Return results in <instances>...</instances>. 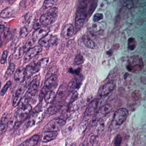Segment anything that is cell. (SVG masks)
Returning <instances> with one entry per match:
<instances>
[{"label": "cell", "mask_w": 146, "mask_h": 146, "mask_svg": "<svg viewBox=\"0 0 146 146\" xmlns=\"http://www.w3.org/2000/svg\"><path fill=\"white\" fill-rule=\"evenodd\" d=\"M128 48L131 51L135 50L136 47V42L135 38L130 37L128 39Z\"/></svg>", "instance_id": "4dcf8cb0"}, {"label": "cell", "mask_w": 146, "mask_h": 146, "mask_svg": "<svg viewBox=\"0 0 146 146\" xmlns=\"http://www.w3.org/2000/svg\"><path fill=\"white\" fill-rule=\"evenodd\" d=\"M14 79L17 82H22L26 78L25 68L20 67L17 69L14 74Z\"/></svg>", "instance_id": "2e32d148"}, {"label": "cell", "mask_w": 146, "mask_h": 146, "mask_svg": "<svg viewBox=\"0 0 146 146\" xmlns=\"http://www.w3.org/2000/svg\"><path fill=\"white\" fill-rule=\"evenodd\" d=\"M40 28H41V23L40 20H38H38L36 21L35 22V24H34L33 29L36 30Z\"/></svg>", "instance_id": "816d5d0a"}, {"label": "cell", "mask_w": 146, "mask_h": 146, "mask_svg": "<svg viewBox=\"0 0 146 146\" xmlns=\"http://www.w3.org/2000/svg\"><path fill=\"white\" fill-rule=\"evenodd\" d=\"M12 82L11 81H7L5 86L3 87V88L1 90V96H3L5 94L7 91L8 90L11 85Z\"/></svg>", "instance_id": "74e56055"}, {"label": "cell", "mask_w": 146, "mask_h": 146, "mask_svg": "<svg viewBox=\"0 0 146 146\" xmlns=\"http://www.w3.org/2000/svg\"><path fill=\"white\" fill-rule=\"evenodd\" d=\"M78 94L77 91H75L72 95L70 98V103H73L76 101V99H77L78 97Z\"/></svg>", "instance_id": "681fc988"}, {"label": "cell", "mask_w": 146, "mask_h": 146, "mask_svg": "<svg viewBox=\"0 0 146 146\" xmlns=\"http://www.w3.org/2000/svg\"><path fill=\"white\" fill-rule=\"evenodd\" d=\"M58 13V11L57 7L51 8L46 13L41 16L40 19L41 23L44 25L52 24L57 20Z\"/></svg>", "instance_id": "6da1fadb"}, {"label": "cell", "mask_w": 146, "mask_h": 146, "mask_svg": "<svg viewBox=\"0 0 146 146\" xmlns=\"http://www.w3.org/2000/svg\"><path fill=\"white\" fill-rule=\"evenodd\" d=\"M15 68H16V66L14 63H11V64H10L5 74V77L6 78H8L11 76L14 72Z\"/></svg>", "instance_id": "f1b7e54d"}, {"label": "cell", "mask_w": 146, "mask_h": 146, "mask_svg": "<svg viewBox=\"0 0 146 146\" xmlns=\"http://www.w3.org/2000/svg\"><path fill=\"white\" fill-rule=\"evenodd\" d=\"M53 35L48 34L47 35L39 40V45L41 47L48 48L52 47V39Z\"/></svg>", "instance_id": "d6986e66"}, {"label": "cell", "mask_w": 146, "mask_h": 146, "mask_svg": "<svg viewBox=\"0 0 146 146\" xmlns=\"http://www.w3.org/2000/svg\"><path fill=\"white\" fill-rule=\"evenodd\" d=\"M140 96H141V93H140V91H138V90H135L133 93V97L135 99H136V98L138 99Z\"/></svg>", "instance_id": "f5cc1de1"}, {"label": "cell", "mask_w": 146, "mask_h": 146, "mask_svg": "<svg viewBox=\"0 0 146 146\" xmlns=\"http://www.w3.org/2000/svg\"><path fill=\"white\" fill-rule=\"evenodd\" d=\"M43 116L44 115L41 111L34 112L25 123V125L26 128L29 129L33 127L36 124L38 123L42 120Z\"/></svg>", "instance_id": "52a82bcc"}, {"label": "cell", "mask_w": 146, "mask_h": 146, "mask_svg": "<svg viewBox=\"0 0 146 146\" xmlns=\"http://www.w3.org/2000/svg\"><path fill=\"white\" fill-rule=\"evenodd\" d=\"M7 54H8V52L7 50H5L3 52V54L1 57V64H5V62L6 61Z\"/></svg>", "instance_id": "c3c4849f"}, {"label": "cell", "mask_w": 146, "mask_h": 146, "mask_svg": "<svg viewBox=\"0 0 146 146\" xmlns=\"http://www.w3.org/2000/svg\"><path fill=\"white\" fill-rule=\"evenodd\" d=\"M66 124L64 119L62 118H54L48 122L44 127V131H58Z\"/></svg>", "instance_id": "277c9868"}, {"label": "cell", "mask_w": 146, "mask_h": 146, "mask_svg": "<svg viewBox=\"0 0 146 146\" xmlns=\"http://www.w3.org/2000/svg\"><path fill=\"white\" fill-rule=\"evenodd\" d=\"M103 19V14L102 13H96L93 17V21L94 23H97Z\"/></svg>", "instance_id": "f6af8a7d"}, {"label": "cell", "mask_w": 146, "mask_h": 146, "mask_svg": "<svg viewBox=\"0 0 146 146\" xmlns=\"http://www.w3.org/2000/svg\"><path fill=\"white\" fill-rule=\"evenodd\" d=\"M41 66L39 65V63L32 62L25 68V72H26V78L30 77L33 74L38 72L40 70Z\"/></svg>", "instance_id": "8fae6325"}, {"label": "cell", "mask_w": 146, "mask_h": 146, "mask_svg": "<svg viewBox=\"0 0 146 146\" xmlns=\"http://www.w3.org/2000/svg\"><path fill=\"white\" fill-rule=\"evenodd\" d=\"M8 31L7 24L3 21L1 22V34Z\"/></svg>", "instance_id": "bcb514c9"}, {"label": "cell", "mask_w": 146, "mask_h": 146, "mask_svg": "<svg viewBox=\"0 0 146 146\" xmlns=\"http://www.w3.org/2000/svg\"><path fill=\"white\" fill-rule=\"evenodd\" d=\"M49 62V58H45L41 59L40 60L38 61L39 65L41 66V68L46 67Z\"/></svg>", "instance_id": "60d3db41"}, {"label": "cell", "mask_w": 146, "mask_h": 146, "mask_svg": "<svg viewBox=\"0 0 146 146\" xmlns=\"http://www.w3.org/2000/svg\"><path fill=\"white\" fill-rule=\"evenodd\" d=\"M75 125V122L71 121L65 125L62 130V132L64 135L66 136L69 135L72 131Z\"/></svg>", "instance_id": "cb8c5ba5"}, {"label": "cell", "mask_w": 146, "mask_h": 146, "mask_svg": "<svg viewBox=\"0 0 146 146\" xmlns=\"http://www.w3.org/2000/svg\"></svg>", "instance_id": "680465c9"}, {"label": "cell", "mask_w": 146, "mask_h": 146, "mask_svg": "<svg viewBox=\"0 0 146 146\" xmlns=\"http://www.w3.org/2000/svg\"><path fill=\"white\" fill-rule=\"evenodd\" d=\"M106 27L107 25L106 23L101 22L93 25L90 29L93 32H97L104 30Z\"/></svg>", "instance_id": "7402d4cb"}, {"label": "cell", "mask_w": 146, "mask_h": 146, "mask_svg": "<svg viewBox=\"0 0 146 146\" xmlns=\"http://www.w3.org/2000/svg\"><path fill=\"white\" fill-rule=\"evenodd\" d=\"M83 77L82 75H76L71 79L67 87V90L72 92L82 84Z\"/></svg>", "instance_id": "30bf717a"}, {"label": "cell", "mask_w": 146, "mask_h": 146, "mask_svg": "<svg viewBox=\"0 0 146 146\" xmlns=\"http://www.w3.org/2000/svg\"><path fill=\"white\" fill-rule=\"evenodd\" d=\"M57 72V68H56V66H53V67L50 68L47 72L46 74V76H45L46 80L49 78L55 75V74Z\"/></svg>", "instance_id": "e575fe53"}, {"label": "cell", "mask_w": 146, "mask_h": 146, "mask_svg": "<svg viewBox=\"0 0 146 146\" xmlns=\"http://www.w3.org/2000/svg\"><path fill=\"white\" fill-rule=\"evenodd\" d=\"M56 98V94L54 91L50 90L48 92L45 97V102L47 104H51L54 101Z\"/></svg>", "instance_id": "d4e9b609"}, {"label": "cell", "mask_w": 146, "mask_h": 146, "mask_svg": "<svg viewBox=\"0 0 146 146\" xmlns=\"http://www.w3.org/2000/svg\"><path fill=\"white\" fill-rule=\"evenodd\" d=\"M98 100L97 99H95L90 102L85 111L84 113L85 116L90 117L92 114H94L98 106Z\"/></svg>", "instance_id": "ac0fdd59"}, {"label": "cell", "mask_w": 146, "mask_h": 146, "mask_svg": "<svg viewBox=\"0 0 146 146\" xmlns=\"http://www.w3.org/2000/svg\"><path fill=\"white\" fill-rule=\"evenodd\" d=\"M58 1H54V0H47L44 1L43 4V7L44 9H46L48 8L52 7Z\"/></svg>", "instance_id": "836d02e7"}, {"label": "cell", "mask_w": 146, "mask_h": 146, "mask_svg": "<svg viewBox=\"0 0 146 146\" xmlns=\"http://www.w3.org/2000/svg\"><path fill=\"white\" fill-rule=\"evenodd\" d=\"M113 52L112 51V50H109V51H108L107 52V54H108V55H111L112 54Z\"/></svg>", "instance_id": "9f6ffc18"}, {"label": "cell", "mask_w": 146, "mask_h": 146, "mask_svg": "<svg viewBox=\"0 0 146 146\" xmlns=\"http://www.w3.org/2000/svg\"><path fill=\"white\" fill-rule=\"evenodd\" d=\"M23 46H19L15 51L14 54V58L15 59L18 60L22 58L25 53Z\"/></svg>", "instance_id": "4316f807"}, {"label": "cell", "mask_w": 146, "mask_h": 146, "mask_svg": "<svg viewBox=\"0 0 146 146\" xmlns=\"http://www.w3.org/2000/svg\"><path fill=\"white\" fill-rule=\"evenodd\" d=\"M17 121L15 117L12 119L11 120L9 121L8 123V129H12L14 127V125L16 124Z\"/></svg>", "instance_id": "7dc6e473"}, {"label": "cell", "mask_w": 146, "mask_h": 146, "mask_svg": "<svg viewBox=\"0 0 146 146\" xmlns=\"http://www.w3.org/2000/svg\"><path fill=\"white\" fill-rule=\"evenodd\" d=\"M128 115L129 112L127 109L125 108H119L114 113L113 120L117 124L120 125L125 121Z\"/></svg>", "instance_id": "8992f818"}, {"label": "cell", "mask_w": 146, "mask_h": 146, "mask_svg": "<svg viewBox=\"0 0 146 146\" xmlns=\"http://www.w3.org/2000/svg\"><path fill=\"white\" fill-rule=\"evenodd\" d=\"M57 131H44L42 137V142H48L54 140L58 135Z\"/></svg>", "instance_id": "e0dca14e"}, {"label": "cell", "mask_w": 146, "mask_h": 146, "mask_svg": "<svg viewBox=\"0 0 146 146\" xmlns=\"http://www.w3.org/2000/svg\"><path fill=\"white\" fill-rule=\"evenodd\" d=\"M86 7L78 6L76 13L75 19V31L76 32L81 29L84 24L88 13Z\"/></svg>", "instance_id": "7a4b0ae2"}, {"label": "cell", "mask_w": 146, "mask_h": 146, "mask_svg": "<svg viewBox=\"0 0 146 146\" xmlns=\"http://www.w3.org/2000/svg\"><path fill=\"white\" fill-rule=\"evenodd\" d=\"M74 30L75 29L72 25L70 24L66 25L61 31V36L65 39H69L73 35Z\"/></svg>", "instance_id": "5bb4252c"}, {"label": "cell", "mask_w": 146, "mask_h": 146, "mask_svg": "<svg viewBox=\"0 0 146 146\" xmlns=\"http://www.w3.org/2000/svg\"><path fill=\"white\" fill-rule=\"evenodd\" d=\"M84 62L83 57L81 54H77L74 60V64L76 66L82 65Z\"/></svg>", "instance_id": "d6a6232c"}, {"label": "cell", "mask_w": 146, "mask_h": 146, "mask_svg": "<svg viewBox=\"0 0 146 146\" xmlns=\"http://www.w3.org/2000/svg\"><path fill=\"white\" fill-rule=\"evenodd\" d=\"M13 12V10L12 8L11 7H7L1 12L0 16L2 18H8L12 15Z\"/></svg>", "instance_id": "484cf974"}, {"label": "cell", "mask_w": 146, "mask_h": 146, "mask_svg": "<svg viewBox=\"0 0 146 146\" xmlns=\"http://www.w3.org/2000/svg\"><path fill=\"white\" fill-rule=\"evenodd\" d=\"M48 90H49V88L46 87V86H44V87L42 88V89L41 90L40 94H39V100L40 101L42 100L44 98H45L46 95L49 91Z\"/></svg>", "instance_id": "d590c367"}, {"label": "cell", "mask_w": 146, "mask_h": 146, "mask_svg": "<svg viewBox=\"0 0 146 146\" xmlns=\"http://www.w3.org/2000/svg\"><path fill=\"white\" fill-rule=\"evenodd\" d=\"M8 115L7 113H5L3 114L1 121V128H0V132L1 135L5 133L8 129V123L9 121L8 120Z\"/></svg>", "instance_id": "44dd1931"}, {"label": "cell", "mask_w": 146, "mask_h": 146, "mask_svg": "<svg viewBox=\"0 0 146 146\" xmlns=\"http://www.w3.org/2000/svg\"><path fill=\"white\" fill-rule=\"evenodd\" d=\"M39 139L40 136L39 135H34L30 139L27 140L21 143L19 146H35L39 142Z\"/></svg>", "instance_id": "ffe728a7"}, {"label": "cell", "mask_w": 146, "mask_h": 146, "mask_svg": "<svg viewBox=\"0 0 146 146\" xmlns=\"http://www.w3.org/2000/svg\"><path fill=\"white\" fill-rule=\"evenodd\" d=\"M66 92V90L64 87L61 86L58 90L57 94L56 95V98H61L64 96Z\"/></svg>", "instance_id": "7bdbcfd3"}, {"label": "cell", "mask_w": 146, "mask_h": 146, "mask_svg": "<svg viewBox=\"0 0 146 146\" xmlns=\"http://www.w3.org/2000/svg\"><path fill=\"white\" fill-rule=\"evenodd\" d=\"M30 31L25 26L23 27L20 30V36L21 38H25L27 36Z\"/></svg>", "instance_id": "ab89813d"}, {"label": "cell", "mask_w": 146, "mask_h": 146, "mask_svg": "<svg viewBox=\"0 0 146 146\" xmlns=\"http://www.w3.org/2000/svg\"><path fill=\"white\" fill-rule=\"evenodd\" d=\"M121 2L124 6L128 9H131L134 6V4L132 1H122Z\"/></svg>", "instance_id": "b9f144b4"}, {"label": "cell", "mask_w": 146, "mask_h": 146, "mask_svg": "<svg viewBox=\"0 0 146 146\" xmlns=\"http://www.w3.org/2000/svg\"><path fill=\"white\" fill-rule=\"evenodd\" d=\"M114 88V84L113 83H108L100 88L99 91V95L101 96H105L111 93Z\"/></svg>", "instance_id": "9a60e30c"}, {"label": "cell", "mask_w": 146, "mask_h": 146, "mask_svg": "<svg viewBox=\"0 0 146 146\" xmlns=\"http://www.w3.org/2000/svg\"><path fill=\"white\" fill-rule=\"evenodd\" d=\"M96 4L95 3V1H94V3H92L91 5H90V7L89 9L88 12V14H91L94 11L95 9H96Z\"/></svg>", "instance_id": "f907efd6"}, {"label": "cell", "mask_w": 146, "mask_h": 146, "mask_svg": "<svg viewBox=\"0 0 146 146\" xmlns=\"http://www.w3.org/2000/svg\"><path fill=\"white\" fill-rule=\"evenodd\" d=\"M40 77L39 75H37L30 84L28 90L25 96L29 100L33 99L37 93L38 88L40 86Z\"/></svg>", "instance_id": "3957f363"}, {"label": "cell", "mask_w": 146, "mask_h": 146, "mask_svg": "<svg viewBox=\"0 0 146 146\" xmlns=\"http://www.w3.org/2000/svg\"><path fill=\"white\" fill-rule=\"evenodd\" d=\"M88 125V122L87 121H84L83 122H82L81 124H80L79 126H78V132L80 133V134H82L84 132V131L87 129V126Z\"/></svg>", "instance_id": "8d00e7d4"}, {"label": "cell", "mask_w": 146, "mask_h": 146, "mask_svg": "<svg viewBox=\"0 0 146 146\" xmlns=\"http://www.w3.org/2000/svg\"><path fill=\"white\" fill-rule=\"evenodd\" d=\"M128 76V73H125V75H124L125 79H126V78H127V77Z\"/></svg>", "instance_id": "6f0895ef"}, {"label": "cell", "mask_w": 146, "mask_h": 146, "mask_svg": "<svg viewBox=\"0 0 146 146\" xmlns=\"http://www.w3.org/2000/svg\"><path fill=\"white\" fill-rule=\"evenodd\" d=\"M122 137L120 135H117L115 137L114 141V146H121L122 143Z\"/></svg>", "instance_id": "ee69618b"}, {"label": "cell", "mask_w": 146, "mask_h": 146, "mask_svg": "<svg viewBox=\"0 0 146 146\" xmlns=\"http://www.w3.org/2000/svg\"><path fill=\"white\" fill-rule=\"evenodd\" d=\"M57 79V76L56 75H54V76H52L46 80L45 83H44V85H45V86L49 88L55 83Z\"/></svg>", "instance_id": "f546056e"}, {"label": "cell", "mask_w": 146, "mask_h": 146, "mask_svg": "<svg viewBox=\"0 0 146 146\" xmlns=\"http://www.w3.org/2000/svg\"><path fill=\"white\" fill-rule=\"evenodd\" d=\"M92 146H99V143L98 141L95 142L93 143Z\"/></svg>", "instance_id": "11a10c76"}, {"label": "cell", "mask_w": 146, "mask_h": 146, "mask_svg": "<svg viewBox=\"0 0 146 146\" xmlns=\"http://www.w3.org/2000/svg\"><path fill=\"white\" fill-rule=\"evenodd\" d=\"M29 100L26 97L24 96L23 98L21 99L18 106V108H21L23 107L27 106L28 104H29Z\"/></svg>", "instance_id": "f35d334b"}, {"label": "cell", "mask_w": 146, "mask_h": 146, "mask_svg": "<svg viewBox=\"0 0 146 146\" xmlns=\"http://www.w3.org/2000/svg\"><path fill=\"white\" fill-rule=\"evenodd\" d=\"M82 40L84 44L88 48H94L96 47L95 43L87 36H83Z\"/></svg>", "instance_id": "603a6c76"}, {"label": "cell", "mask_w": 146, "mask_h": 146, "mask_svg": "<svg viewBox=\"0 0 146 146\" xmlns=\"http://www.w3.org/2000/svg\"><path fill=\"white\" fill-rule=\"evenodd\" d=\"M42 50V48L41 46H35L34 47L31 48L29 51H27L25 54L24 58V61L25 63H27L35 56L39 54Z\"/></svg>", "instance_id": "9c48e42d"}, {"label": "cell", "mask_w": 146, "mask_h": 146, "mask_svg": "<svg viewBox=\"0 0 146 146\" xmlns=\"http://www.w3.org/2000/svg\"><path fill=\"white\" fill-rule=\"evenodd\" d=\"M50 31L48 27H42L36 30L33 33L32 38L35 40L42 39L46 36L47 35Z\"/></svg>", "instance_id": "7c38bea8"}, {"label": "cell", "mask_w": 146, "mask_h": 146, "mask_svg": "<svg viewBox=\"0 0 146 146\" xmlns=\"http://www.w3.org/2000/svg\"><path fill=\"white\" fill-rule=\"evenodd\" d=\"M35 22V17L34 16H31V17L29 18V19L25 23V26L29 31L30 32L34 27Z\"/></svg>", "instance_id": "83f0119b"}, {"label": "cell", "mask_w": 146, "mask_h": 146, "mask_svg": "<svg viewBox=\"0 0 146 146\" xmlns=\"http://www.w3.org/2000/svg\"><path fill=\"white\" fill-rule=\"evenodd\" d=\"M112 108L111 106L109 104H106L101 106V107L99 109L94 117L92 119L90 123L91 126H94L96 125L101 119L105 117L112 110Z\"/></svg>", "instance_id": "5b68a950"}, {"label": "cell", "mask_w": 146, "mask_h": 146, "mask_svg": "<svg viewBox=\"0 0 146 146\" xmlns=\"http://www.w3.org/2000/svg\"><path fill=\"white\" fill-rule=\"evenodd\" d=\"M30 77L26 78L21 83L17 88L15 94V96L21 97L24 92L27 88L31 81H30Z\"/></svg>", "instance_id": "4fadbf2b"}, {"label": "cell", "mask_w": 146, "mask_h": 146, "mask_svg": "<svg viewBox=\"0 0 146 146\" xmlns=\"http://www.w3.org/2000/svg\"><path fill=\"white\" fill-rule=\"evenodd\" d=\"M95 139V136H91L90 139V143H94Z\"/></svg>", "instance_id": "db71d44e"}, {"label": "cell", "mask_w": 146, "mask_h": 146, "mask_svg": "<svg viewBox=\"0 0 146 146\" xmlns=\"http://www.w3.org/2000/svg\"><path fill=\"white\" fill-rule=\"evenodd\" d=\"M35 40L33 39V38H31L29 39L27 42L25 43V45L23 46L24 48L25 52H27L29 51L30 49L31 48V47L33 46L35 43Z\"/></svg>", "instance_id": "1f68e13d"}, {"label": "cell", "mask_w": 146, "mask_h": 146, "mask_svg": "<svg viewBox=\"0 0 146 146\" xmlns=\"http://www.w3.org/2000/svg\"><path fill=\"white\" fill-rule=\"evenodd\" d=\"M31 110V106L29 104L23 107L18 108L14 115V117L16 118L17 122L22 121L29 114Z\"/></svg>", "instance_id": "ba28073f"}]
</instances>
